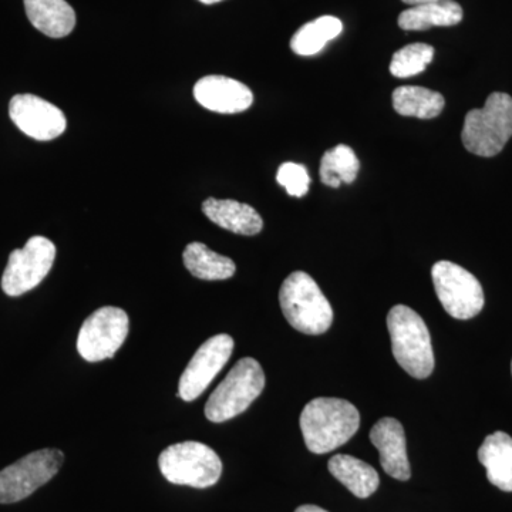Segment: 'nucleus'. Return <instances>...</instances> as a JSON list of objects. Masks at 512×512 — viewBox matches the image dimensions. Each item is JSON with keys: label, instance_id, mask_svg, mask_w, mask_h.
<instances>
[{"label": "nucleus", "instance_id": "7", "mask_svg": "<svg viewBox=\"0 0 512 512\" xmlns=\"http://www.w3.org/2000/svg\"><path fill=\"white\" fill-rule=\"evenodd\" d=\"M431 278L444 311L454 319H471L483 311V286L463 266L439 261L431 268Z\"/></svg>", "mask_w": 512, "mask_h": 512}, {"label": "nucleus", "instance_id": "19", "mask_svg": "<svg viewBox=\"0 0 512 512\" xmlns=\"http://www.w3.org/2000/svg\"><path fill=\"white\" fill-rule=\"evenodd\" d=\"M463 20V8L453 0L427 3L404 10L399 16V26L403 30H427L436 26H456Z\"/></svg>", "mask_w": 512, "mask_h": 512}, {"label": "nucleus", "instance_id": "3", "mask_svg": "<svg viewBox=\"0 0 512 512\" xmlns=\"http://www.w3.org/2000/svg\"><path fill=\"white\" fill-rule=\"evenodd\" d=\"M282 313L293 329L305 335H322L333 323V309L315 279L306 272H292L279 291Z\"/></svg>", "mask_w": 512, "mask_h": 512}, {"label": "nucleus", "instance_id": "9", "mask_svg": "<svg viewBox=\"0 0 512 512\" xmlns=\"http://www.w3.org/2000/svg\"><path fill=\"white\" fill-rule=\"evenodd\" d=\"M128 315L116 306H104L93 312L77 336V352L90 363L110 359L123 346L128 335Z\"/></svg>", "mask_w": 512, "mask_h": 512}, {"label": "nucleus", "instance_id": "11", "mask_svg": "<svg viewBox=\"0 0 512 512\" xmlns=\"http://www.w3.org/2000/svg\"><path fill=\"white\" fill-rule=\"evenodd\" d=\"M232 352L234 339L225 333L212 336L202 343L180 377L177 396L185 402L197 400L227 365Z\"/></svg>", "mask_w": 512, "mask_h": 512}, {"label": "nucleus", "instance_id": "29", "mask_svg": "<svg viewBox=\"0 0 512 512\" xmlns=\"http://www.w3.org/2000/svg\"><path fill=\"white\" fill-rule=\"evenodd\" d=\"M511 373H512V362H511Z\"/></svg>", "mask_w": 512, "mask_h": 512}, {"label": "nucleus", "instance_id": "23", "mask_svg": "<svg viewBox=\"0 0 512 512\" xmlns=\"http://www.w3.org/2000/svg\"><path fill=\"white\" fill-rule=\"evenodd\" d=\"M319 170L323 184L339 188L342 183L352 184L356 180L360 170L359 158L352 148L339 144L323 154Z\"/></svg>", "mask_w": 512, "mask_h": 512}, {"label": "nucleus", "instance_id": "5", "mask_svg": "<svg viewBox=\"0 0 512 512\" xmlns=\"http://www.w3.org/2000/svg\"><path fill=\"white\" fill-rule=\"evenodd\" d=\"M265 373L258 360L244 357L229 370L205 404V416L212 423H224L239 416L261 396Z\"/></svg>", "mask_w": 512, "mask_h": 512}, {"label": "nucleus", "instance_id": "26", "mask_svg": "<svg viewBox=\"0 0 512 512\" xmlns=\"http://www.w3.org/2000/svg\"><path fill=\"white\" fill-rule=\"evenodd\" d=\"M295 512H328L323 510V508L318 507V505H301V507L296 508Z\"/></svg>", "mask_w": 512, "mask_h": 512}, {"label": "nucleus", "instance_id": "4", "mask_svg": "<svg viewBox=\"0 0 512 512\" xmlns=\"http://www.w3.org/2000/svg\"><path fill=\"white\" fill-rule=\"evenodd\" d=\"M512 137V97L495 92L488 96L483 109L470 110L464 120V147L480 157H494L504 150Z\"/></svg>", "mask_w": 512, "mask_h": 512}, {"label": "nucleus", "instance_id": "10", "mask_svg": "<svg viewBox=\"0 0 512 512\" xmlns=\"http://www.w3.org/2000/svg\"><path fill=\"white\" fill-rule=\"evenodd\" d=\"M56 247L50 239L32 237L22 249L9 256L2 276V289L8 296L32 291L46 278L55 264Z\"/></svg>", "mask_w": 512, "mask_h": 512}, {"label": "nucleus", "instance_id": "17", "mask_svg": "<svg viewBox=\"0 0 512 512\" xmlns=\"http://www.w3.org/2000/svg\"><path fill=\"white\" fill-rule=\"evenodd\" d=\"M26 15L43 35L60 39L76 26V13L66 0H25Z\"/></svg>", "mask_w": 512, "mask_h": 512}, {"label": "nucleus", "instance_id": "16", "mask_svg": "<svg viewBox=\"0 0 512 512\" xmlns=\"http://www.w3.org/2000/svg\"><path fill=\"white\" fill-rule=\"evenodd\" d=\"M478 460L487 470L491 484L505 493H512V437L495 431L485 437L478 450Z\"/></svg>", "mask_w": 512, "mask_h": 512}, {"label": "nucleus", "instance_id": "28", "mask_svg": "<svg viewBox=\"0 0 512 512\" xmlns=\"http://www.w3.org/2000/svg\"><path fill=\"white\" fill-rule=\"evenodd\" d=\"M204 5H214V3H220L222 0H200Z\"/></svg>", "mask_w": 512, "mask_h": 512}, {"label": "nucleus", "instance_id": "13", "mask_svg": "<svg viewBox=\"0 0 512 512\" xmlns=\"http://www.w3.org/2000/svg\"><path fill=\"white\" fill-rule=\"evenodd\" d=\"M194 97L202 107L220 114L242 113L254 103L251 89L225 76H205L194 86Z\"/></svg>", "mask_w": 512, "mask_h": 512}, {"label": "nucleus", "instance_id": "12", "mask_svg": "<svg viewBox=\"0 0 512 512\" xmlns=\"http://www.w3.org/2000/svg\"><path fill=\"white\" fill-rule=\"evenodd\" d=\"M9 116L22 133L39 141L55 140L67 127L63 111L35 94L13 97L9 103Z\"/></svg>", "mask_w": 512, "mask_h": 512}, {"label": "nucleus", "instance_id": "20", "mask_svg": "<svg viewBox=\"0 0 512 512\" xmlns=\"http://www.w3.org/2000/svg\"><path fill=\"white\" fill-rule=\"evenodd\" d=\"M185 268L192 276L204 281H224L234 276L237 271L234 261L222 256L201 242H191L184 249Z\"/></svg>", "mask_w": 512, "mask_h": 512}, {"label": "nucleus", "instance_id": "27", "mask_svg": "<svg viewBox=\"0 0 512 512\" xmlns=\"http://www.w3.org/2000/svg\"><path fill=\"white\" fill-rule=\"evenodd\" d=\"M410 6L427 5V3L444 2V0H402Z\"/></svg>", "mask_w": 512, "mask_h": 512}, {"label": "nucleus", "instance_id": "8", "mask_svg": "<svg viewBox=\"0 0 512 512\" xmlns=\"http://www.w3.org/2000/svg\"><path fill=\"white\" fill-rule=\"evenodd\" d=\"M63 461V451L45 448L0 471V504L19 503L28 498L59 473Z\"/></svg>", "mask_w": 512, "mask_h": 512}, {"label": "nucleus", "instance_id": "1", "mask_svg": "<svg viewBox=\"0 0 512 512\" xmlns=\"http://www.w3.org/2000/svg\"><path fill=\"white\" fill-rule=\"evenodd\" d=\"M303 440L313 454H326L348 443L360 427V414L348 400L318 397L302 410Z\"/></svg>", "mask_w": 512, "mask_h": 512}, {"label": "nucleus", "instance_id": "2", "mask_svg": "<svg viewBox=\"0 0 512 512\" xmlns=\"http://www.w3.org/2000/svg\"><path fill=\"white\" fill-rule=\"evenodd\" d=\"M394 359L414 379H427L434 370L429 328L421 316L406 305H396L387 315Z\"/></svg>", "mask_w": 512, "mask_h": 512}, {"label": "nucleus", "instance_id": "24", "mask_svg": "<svg viewBox=\"0 0 512 512\" xmlns=\"http://www.w3.org/2000/svg\"><path fill=\"white\" fill-rule=\"evenodd\" d=\"M434 59V47L426 43H413L397 50L390 63V73L399 79L423 73Z\"/></svg>", "mask_w": 512, "mask_h": 512}, {"label": "nucleus", "instance_id": "22", "mask_svg": "<svg viewBox=\"0 0 512 512\" xmlns=\"http://www.w3.org/2000/svg\"><path fill=\"white\" fill-rule=\"evenodd\" d=\"M342 30V20L335 16H322L306 23L293 35L291 49L299 56L318 55L330 40L336 39L342 33Z\"/></svg>", "mask_w": 512, "mask_h": 512}, {"label": "nucleus", "instance_id": "18", "mask_svg": "<svg viewBox=\"0 0 512 512\" xmlns=\"http://www.w3.org/2000/svg\"><path fill=\"white\" fill-rule=\"evenodd\" d=\"M328 468L330 474L357 498L370 497L379 488V474L375 468L359 458L338 454L330 458Z\"/></svg>", "mask_w": 512, "mask_h": 512}, {"label": "nucleus", "instance_id": "15", "mask_svg": "<svg viewBox=\"0 0 512 512\" xmlns=\"http://www.w3.org/2000/svg\"><path fill=\"white\" fill-rule=\"evenodd\" d=\"M202 211L208 220L234 234L252 237L264 228V221L258 211L242 202L208 198L202 204Z\"/></svg>", "mask_w": 512, "mask_h": 512}, {"label": "nucleus", "instance_id": "6", "mask_svg": "<svg viewBox=\"0 0 512 512\" xmlns=\"http://www.w3.org/2000/svg\"><path fill=\"white\" fill-rule=\"evenodd\" d=\"M158 467L171 484L194 488L212 487L220 481L222 461L207 444L184 441L165 448L158 457Z\"/></svg>", "mask_w": 512, "mask_h": 512}, {"label": "nucleus", "instance_id": "14", "mask_svg": "<svg viewBox=\"0 0 512 512\" xmlns=\"http://www.w3.org/2000/svg\"><path fill=\"white\" fill-rule=\"evenodd\" d=\"M370 441L379 450L384 473L400 481H407L412 477L407 457L406 434L399 420L384 417L377 421L370 430Z\"/></svg>", "mask_w": 512, "mask_h": 512}, {"label": "nucleus", "instance_id": "25", "mask_svg": "<svg viewBox=\"0 0 512 512\" xmlns=\"http://www.w3.org/2000/svg\"><path fill=\"white\" fill-rule=\"evenodd\" d=\"M276 181L285 188L291 197L302 198L308 194L311 187V177L305 165L298 163H285L279 167Z\"/></svg>", "mask_w": 512, "mask_h": 512}, {"label": "nucleus", "instance_id": "21", "mask_svg": "<svg viewBox=\"0 0 512 512\" xmlns=\"http://www.w3.org/2000/svg\"><path fill=\"white\" fill-rule=\"evenodd\" d=\"M446 106L443 94L424 87L403 86L393 92V107L400 116L430 120Z\"/></svg>", "mask_w": 512, "mask_h": 512}]
</instances>
